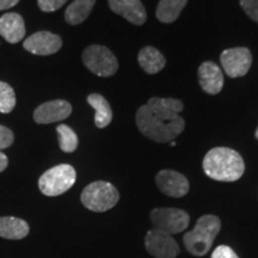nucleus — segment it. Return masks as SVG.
<instances>
[{
    "label": "nucleus",
    "mask_w": 258,
    "mask_h": 258,
    "mask_svg": "<svg viewBox=\"0 0 258 258\" xmlns=\"http://www.w3.org/2000/svg\"><path fill=\"white\" fill-rule=\"evenodd\" d=\"M254 135H256V138H257V140H258V127L256 129V133H254Z\"/></svg>",
    "instance_id": "nucleus-31"
},
{
    "label": "nucleus",
    "mask_w": 258,
    "mask_h": 258,
    "mask_svg": "<svg viewBox=\"0 0 258 258\" xmlns=\"http://www.w3.org/2000/svg\"><path fill=\"white\" fill-rule=\"evenodd\" d=\"M221 228L220 219L215 215H203L196 222L192 231L183 237L185 249L196 257H202L211 250L215 237Z\"/></svg>",
    "instance_id": "nucleus-3"
},
{
    "label": "nucleus",
    "mask_w": 258,
    "mask_h": 258,
    "mask_svg": "<svg viewBox=\"0 0 258 258\" xmlns=\"http://www.w3.org/2000/svg\"><path fill=\"white\" fill-rule=\"evenodd\" d=\"M86 69L98 77H111L117 72L118 62L112 51L101 44H92L83 53Z\"/></svg>",
    "instance_id": "nucleus-6"
},
{
    "label": "nucleus",
    "mask_w": 258,
    "mask_h": 258,
    "mask_svg": "<svg viewBox=\"0 0 258 258\" xmlns=\"http://www.w3.org/2000/svg\"><path fill=\"white\" fill-rule=\"evenodd\" d=\"M137 125L139 131L156 143H171L184 131L185 122L180 116L165 121L153 114L147 105L140 106L137 112Z\"/></svg>",
    "instance_id": "nucleus-2"
},
{
    "label": "nucleus",
    "mask_w": 258,
    "mask_h": 258,
    "mask_svg": "<svg viewBox=\"0 0 258 258\" xmlns=\"http://www.w3.org/2000/svg\"><path fill=\"white\" fill-rule=\"evenodd\" d=\"M186 3L188 0H160L156 11L157 18L163 23H172L179 17Z\"/></svg>",
    "instance_id": "nucleus-21"
},
{
    "label": "nucleus",
    "mask_w": 258,
    "mask_h": 258,
    "mask_svg": "<svg viewBox=\"0 0 258 258\" xmlns=\"http://www.w3.org/2000/svg\"><path fill=\"white\" fill-rule=\"evenodd\" d=\"M0 35L9 43H18L24 38L25 23L22 16L15 12L5 14L0 17Z\"/></svg>",
    "instance_id": "nucleus-15"
},
{
    "label": "nucleus",
    "mask_w": 258,
    "mask_h": 258,
    "mask_svg": "<svg viewBox=\"0 0 258 258\" xmlns=\"http://www.w3.org/2000/svg\"><path fill=\"white\" fill-rule=\"evenodd\" d=\"M170 145H171V146H176V145H177V143H176V141H171V143H170Z\"/></svg>",
    "instance_id": "nucleus-30"
},
{
    "label": "nucleus",
    "mask_w": 258,
    "mask_h": 258,
    "mask_svg": "<svg viewBox=\"0 0 258 258\" xmlns=\"http://www.w3.org/2000/svg\"><path fill=\"white\" fill-rule=\"evenodd\" d=\"M212 258H239L237 256V253L231 249L230 246H226V245H220L217 249L213 251Z\"/></svg>",
    "instance_id": "nucleus-27"
},
{
    "label": "nucleus",
    "mask_w": 258,
    "mask_h": 258,
    "mask_svg": "<svg viewBox=\"0 0 258 258\" xmlns=\"http://www.w3.org/2000/svg\"><path fill=\"white\" fill-rule=\"evenodd\" d=\"M145 246L148 253L156 258H176L179 253V246L175 238L157 228L148 231L145 237Z\"/></svg>",
    "instance_id": "nucleus-9"
},
{
    "label": "nucleus",
    "mask_w": 258,
    "mask_h": 258,
    "mask_svg": "<svg viewBox=\"0 0 258 258\" xmlns=\"http://www.w3.org/2000/svg\"><path fill=\"white\" fill-rule=\"evenodd\" d=\"M77 179L73 166L60 164L43 173L38 179V186L46 196H59L72 188Z\"/></svg>",
    "instance_id": "nucleus-5"
},
{
    "label": "nucleus",
    "mask_w": 258,
    "mask_h": 258,
    "mask_svg": "<svg viewBox=\"0 0 258 258\" xmlns=\"http://www.w3.org/2000/svg\"><path fill=\"white\" fill-rule=\"evenodd\" d=\"M239 2L245 14L258 23V0H239Z\"/></svg>",
    "instance_id": "nucleus-24"
},
{
    "label": "nucleus",
    "mask_w": 258,
    "mask_h": 258,
    "mask_svg": "<svg viewBox=\"0 0 258 258\" xmlns=\"http://www.w3.org/2000/svg\"><path fill=\"white\" fill-rule=\"evenodd\" d=\"M8 165H9L8 157H6V154L0 152V172H3V171L8 167Z\"/></svg>",
    "instance_id": "nucleus-29"
},
{
    "label": "nucleus",
    "mask_w": 258,
    "mask_h": 258,
    "mask_svg": "<svg viewBox=\"0 0 258 258\" xmlns=\"http://www.w3.org/2000/svg\"><path fill=\"white\" fill-rule=\"evenodd\" d=\"M199 82L208 95H218L224 88V74L217 63L206 61L199 67Z\"/></svg>",
    "instance_id": "nucleus-13"
},
{
    "label": "nucleus",
    "mask_w": 258,
    "mask_h": 258,
    "mask_svg": "<svg viewBox=\"0 0 258 258\" xmlns=\"http://www.w3.org/2000/svg\"><path fill=\"white\" fill-rule=\"evenodd\" d=\"M89 104L95 109V124L98 128H105L112 120V110L108 101L99 93H91L88 97Z\"/></svg>",
    "instance_id": "nucleus-19"
},
{
    "label": "nucleus",
    "mask_w": 258,
    "mask_h": 258,
    "mask_svg": "<svg viewBox=\"0 0 258 258\" xmlns=\"http://www.w3.org/2000/svg\"><path fill=\"white\" fill-rule=\"evenodd\" d=\"M30 231L28 222L15 217L0 218V237L5 239L19 240L27 237Z\"/></svg>",
    "instance_id": "nucleus-17"
},
{
    "label": "nucleus",
    "mask_w": 258,
    "mask_h": 258,
    "mask_svg": "<svg viewBox=\"0 0 258 258\" xmlns=\"http://www.w3.org/2000/svg\"><path fill=\"white\" fill-rule=\"evenodd\" d=\"M38 8L43 12H54L62 8L67 0H37Z\"/></svg>",
    "instance_id": "nucleus-25"
},
{
    "label": "nucleus",
    "mask_w": 258,
    "mask_h": 258,
    "mask_svg": "<svg viewBox=\"0 0 258 258\" xmlns=\"http://www.w3.org/2000/svg\"><path fill=\"white\" fill-rule=\"evenodd\" d=\"M220 60L222 69L228 77L239 78L249 72L252 63V55L247 48L238 47L222 51Z\"/></svg>",
    "instance_id": "nucleus-8"
},
{
    "label": "nucleus",
    "mask_w": 258,
    "mask_h": 258,
    "mask_svg": "<svg viewBox=\"0 0 258 258\" xmlns=\"http://www.w3.org/2000/svg\"><path fill=\"white\" fill-rule=\"evenodd\" d=\"M14 133L8 127L0 124V150L8 148L14 144Z\"/></svg>",
    "instance_id": "nucleus-26"
},
{
    "label": "nucleus",
    "mask_w": 258,
    "mask_h": 258,
    "mask_svg": "<svg viewBox=\"0 0 258 258\" xmlns=\"http://www.w3.org/2000/svg\"><path fill=\"white\" fill-rule=\"evenodd\" d=\"M23 47L35 55H51L61 49L62 40L53 32L38 31L24 41Z\"/></svg>",
    "instance_id": "nucleus-10"
},
{
    "label": "nucleus",
    "mask_w": 258,
    "mask_h": 258,
    "mask_svg": "<svg viewBox=\"0 0 258 258\" xmlns=\"http://www.w3.org/2000/svg\"><path fill=\"white\" fill-rule=\"evenodd\" d=\"M151 221L154 228L171 235L180 233L189 226V214L177 208H154L151 212Z\"/></svg>",
    "instance_id": "nucleus-7"
},
{
    "label": "nucleus",
    "mask_w": 258,
    "mask_h": 258,
    "mask_svg": "<svg viewBox=\"0 0 258 258\" xmlns=\"http://www.w3.org/2000/svg\"><path fill=\"white\" fill-rule=\"evenodd\" d=\"M57 135H59V146L63 152L72 153L78 147V137L74 131L67 124H60L56 128Z\"/></svg>",
    "instance_id": "nucleus-22"
},
{
    "label": "nucleus",
    "mask_w": 258,
    "mask_h": 258,
    "mask_svg": "<svg viewBox=\"0 0 258 258\" xmlns=\"http://www.w3.org/2000/svg\"><path fill=\"white\" fill-rule=\"evenodd\" d=\"M72 114V105L63 99H55L41 104L34 112V120L38 124H48L66 120Z\"/></svg>",
    "instance_id": "nucleus-12"
},
{
    "label": "nucleus",
    "mask_w": 258,
    "mask_h": 258,
    "mask_svg": "<svg viewBox=\"0 0 258 258\" xmlns=\"http://www.w3.org/2000/svg\"><path fill=\"white\" fill-rule=\"evenodd\" d=\"M203 171L219 182H235L244 175L245 164L237 151L227 147H215L206 154Z\"/></svg>",
    "instance_id": "nucleus-1"
},
{
    "label": "nucleus",
    "mask_w": 258,
    "mask_h": 258,
    "mask_svg": "<svg viewBox=\"0 0 258 258\" xmlns=\"http://www.w3.org/2000/svg\"><path fill=\"white\" fill-rule=\"evenodd\" d=\"M158 188L170 198H183L189 192V182L182 173L173 170H161L156 176Z\"/></svg>",
    "instance_id": "nucleus-11"
},
{
    "label": "nucleus",
    "mask_w": 258,
    "mask_h": 258,
    "mask_svg": "<svg viewBox=\"0 0 258 258\" xmlns=\"http://www.w3.org/2000/svg\"><path fill=\"white\" fill-rule=\"evenodd\" d=\"M109 6L112 12L135 25H143L147 19L146 10L140 0H109Z\"/></svg>",
    "instance_id": "nucleus-14"
},
{
    "label": "nucleus",
    "mask_w": 258,
    "mask_h": 258,
    "mask_svg": "<svg viewBox=\"0 0 258 258\" xmlns=\"http://www.w3.org/2000/svg\"><path fill=\"white\" fill-rule=\"evenodd\" d=\"M80 199L83 205L90 211L103 213L117 205L120 194L111 183L97 180L83 190Z\"/></svg>",
    "instance_id": "nucleus-4"
},
{
    "label": "nucleus",
    "mask_w": 258,
    "mask_h": 258,
    "mask_svg": "<svg viewBox=\"0 0 258 258\" xmlns=\"http://www.w3.org/2000/svg\"><path fill=\"white\" fill-rule=\"evenodd\" d=\"M139 64L148 74H156L165 67L166 60L163 54L154 47H145L138 56Z\"/></svg>",
    "instance_id": "nucleus-18"
},
{
    "label": "nucleus",
    "mask_w": 258,
    "mask_h": 258,
    "mask_svg": "<svg viewBox=\"0 0 258 258\" xmlns=\"http://www.w3.org/2000/svg\"><path fill=\"white\" fill-rule=\"evenodd\" d=\"M96 0H74L64 12V21L71 25L83 23L91 14Z\"/></svg>",
    "instance_id": "nucleus-20"
},
{
    "label": "nucleus",
    "mask_w": 258,
    "mask_h": 258,
    "mask_svg": "<svg viewBox=\"0 0 258 258\" xmlns=\"http://www.w3.org/2000/svg\"><path fill=\"white\" fill-rule=\"evenodd\" d=\"M16 106V93L8 83L0 82V112L9 114Z\"/></svg>",
    "instance_id": "nucleus-23"
},
{
    "label": "nucleus",
    "mask_w": 258,
    "mask_h": 258,
    "mask_svg": "<svg viewBox=\"0 0 258 258\" xmlns=\"http://www.w3.org/2000/svg\"><path fill=\"white\" fill-rule=\"evenodd\" d=\"M19 3V0H0V11L2 10H8L16 6Z\"/></svg>",
    "instance_id": "nucleus-28"
},
{
    "label": "nucleus",
    "mask_w": 258,
    "mask_h": 258,
    "mask_svg": "<svg viewBox=\"0 0 258 258\" xmlns=\"http://www.w3.org/2000/svg\"><path fill=\"white\" fill-rule=\"evenodd\" d=\"M147 108L158 117L165 121H170L176 118L178 114L183 110L184 105L179 99L175 98H160V97H152L147 102Z\"/></svg>",
    "instance_id": "nucleus-16"
}]
</instances>
